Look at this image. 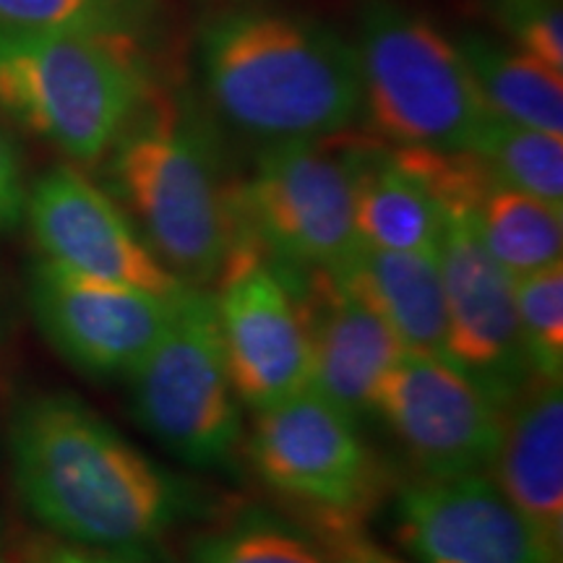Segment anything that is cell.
I'll list each match as a JSON object with an SVG mask.
<instances>
[{"mask_svg": "<svg viewBox=\"0 0 563 563\" xmlns=\"http://www.w3.org/2000/svg\"><path fill=\"white\" fill-rule=\"evenodd\" d=\"M493 483L548 563H563V382L534 376L506 407Z\"/></svg>", "mask_w": 563, "mask_h": 563, "instance_id": "16", "label": "cell"}, {"mask_svg": "<svg viewBox=\"0 0 563 563\" xmlns=\"http://www.w3.org/2000/svg\"><path fill=\"white\" fill-rule=\"evenodd\" d=\"M519 336L532 373L548 382L563 378V262L514 277Z\"/></svg>", "mask_w": 563, "mask_h": 563, "instance_id": "24", "label": "cell"}, {"mask_svg": "<svg viewBox=\"0 0 563 563\" xmlns=\"http://www.w3.org/2000/svg\"><path fill=\"white\" fill-rule=\"evenodd\" d=\"M24 207L26 188L19 152L9 133L0 129V230H16L24 220Z\"/></svg>", "mask_w": 563, "mask_h": 563, "instance_id": "26", "label": "cell"}, {"mask_svg": "<svg viewBox=\"0 0 563 563\" xmlns=\"http://www.w3.org/2000/svg\"><path fill=\"white\" fill-rule=\"evenodd\" d=\"M336 272L407 352L446 361V298L439 253L361 245Z\"/></svg>", "mask_w": 563, "mask_h": 563, "instance_id": "18", "label": "cell"}, {"mask_svg": "<svg viewBox=\"0 0 563 563\" xmlns=\"http://www.w3.org/2000/svg\"><path fill=\"white\" fill-rule=\"evenodd\" d=\"M470 152L504 186L563 207V136L490 115Z\"/></svg>", "mask_w": 563, "mask_h": 563, "instance_id": "22", "label": "cell"}, {"mask_svg": "<svg viewBox=\"0 0 563 563\" xmlns=\"http://www.w3.org/2000/svg\"><path fill=\"white\" fill-rule=\"evenodd\" d=\"M21 504L70 545L136 559L191 517L194 493L66 391L21 402L11 426Z\"/></svg>", "mask_w": 563, "mask_h": 563, "instance_id": "1", "label": "cell"}, {"mask_svg": "<svg viewBox=\"0 0 563 563\" xmlns=\"http://www.w3.org/2000/svg\"><path fill=\"white\" fill-rule=\"evenodd\" d=\"M232 211L235 230L298 269H340L363 245L334 136L262 146L249 178L232 183Z\"/></svg>", "mask_w": 563, "mask_h": 563, "instance_id": "8", "label": "cell"}, {"mask_svg": "<svg viewBox=\"0 0 563 563\" xmlns=\"http://www.w3.org/2000/svg\"><path fill=\"white\" fill-rule=\"evenodd\" d=\"M243 454L264 488L298 509L313 534L363 530L389 485L361 422L313 386L253 412Z\"/></svg>", "mask_w": 563, "mask_h": 563, "instance_id": "7", "label": "cell"}, {"mask_svg": "<svg viewBox=\"0 0 563 563\" xmlns=\"http://www.w3.org/2000/svg\"><path fill=\"white\" fill-rule=\"evenodd\" d=\"M154 89L139 40L0 26V108L81 165L115 146Z\"/></svg>", "mask_w": 563, "mask_h": 563, "instance_id": "4", "label": "cell"}, {"mask_svg": "<svg viewBox=\"0 0 563 563\" xmlns=\"http://www.w3.org/2000/svg\"><path fill=\"white\" fill-rule=\"evenodd\" d=\"M133 420L175 460L224 470L243 446V402L224 361L214 295L186 285L170 327L129 376Z\"/></svg>", "mask_w": 563, "mask_h": 563, "instance_id": "6", "label": "cell"}, {"mask_svg": "<svg viewBox=\"0 0 563 563\" xmlns=\"http://www.w3.org/2000/svg\"><path fill=\"white\" fill-rule=\"evenodd\" d=\"M157 24L154 0H0V26L139 40Z\"/></svg>", "mask_w": 563, "mask_h": 563, "instance_id": "23", "label": "cell"}, {"mask_svg": "<svg viewBox=\"0 0 563 563\" xmlns=\"http://www.w3.org/2000/svg\"><path fill=\"white\" fill-rule=\"evenodd\" d=\"M188 563H334L302 522L245 506L188 540Z\"/></svg>", "mask_w": 563, "mask_h": 563, "instance_id": "21", "label": "cell"}, {"mask_svg": "<svg viewBox=\"0 0 563 563\" xmlns=\"http://www.w3.org/2000/svg\"><path fill=\"white\" fill-rule=\"evenodd\" d=\"M439 266L446 298V361L509 402L532 382L514 308V279L490 256L473 217L441 211Z\"/></svg>", "mask_w": 563, "mask_h": 563, "instance_id": "12", "label": "cell"}, {"mask_svg": "<svg viewBox=\"0 0 563 563\" xmlns=\"http://www.w3.org/2000/svg\"><path fill=\"white\" fill-rule=\"evenodd\" d=\"M196 66L217 115L262 146L334 136L363 115L355 45L300 13H217L196 40Z\"/></svg>", "mask_w": 563, "mask_h": 563, "instance_id": "2", "label": "cell"}, {"mask_svg": "<svg viewBox=\"0 0 563 563\" xmlns=\"http://www.w3.org/2000/svg\"><path fill=\"white\" fill-rule=\"evenodd\" d=\"M285 269L311 344V386L361 422L405 347L336 272Z\"/></svg>", "mask_w": 563, "mask_h": 563, "instance_id": "15", "label": "cell"}, {"mask_svg": "<svg viewBox=\"0 0 563 563\" xmlns=\"http://www.w3.org/2000/svg\"><path fill=\"white\" fill-rule=\"evenodd\" d=\"M32 563H136L129 555H118L108 551H95V548L81 545H34L26 551Z\"/></svg>", "mask_w": 563, "mask_h": 563, "instance_id": "28", "label": "cell"}, {"mask_svg": "<svg viewBox=\"0 0 563 563\" xmlns=\"http://www.w3.org/2000/svg\"><path fill=\"white\" fill-rule=\"evenodd\" d=\"M209 290L224 361L243 407L266 410L311 386V344L285 264L235 230Z\"/></svg>", "mask_w": 563, "mask_h": 563, "instance_id": "9", "label": "cell"}, {"mask_svg": "<svg viewBox=\"0 0 563 563\" xmlns=\"http://www.w3.org/2000/svg\"><path fill=\"white\" fill-rule=\"evenodd\" d=\"M178 295H159L70 272L40 258L30 306L40 332L63 361L87 376H129L170 327Z\"/></svg>", "mask_w": 563, "mask_h": 563, "instance_id": "11", "label": "cell"}, {"mask_svg": "<svg viewBox=\"0 0 563 563\" xmlns=\"http://www.w3.org/2000/svg\"><path fill=\"white\" fill-rule=\"evenodd\" d=\"M110 154L112 196L183 285L211 287L235 241L232 183L199 118L157 87Z\"/></svg>", "mask_w": 563, "mask_h": 563, "instance_id": "3", "label": "cell"}, {"mask_svg": "<svg viewBox=\"0 0 563 563\" xmlns=\"http://www.w3.org/2000/svg\"><path fill=\"white\" fill-rule=\"evenodd\" d=\"M426 477L488 475L504 439L506 407L443 357L402 352L376 410Z\"/></svg>", "mask_w": 563, "mask_h": 563, "instance_id": "10", "label": "cell"}, {"mask_svg": "<svg viewBox=\"0 0 563 563\" xmlns=\"http://www.w3.org/2000/svg\"><path fill=\"white\" fill-rule=\"evenodd\" d=\"M352 188V214L361 243L384 251L439 253L443 214L433 196L394 159L376 133H334Z\"/></svg>", "mask_w": 563, "mask_h": 563, "instance_id": "17", "label": "cell"}, {"mask_svg": "<svg viewBox=\"0 0 563 563\" xmlns=\"http://www.w3.org/2000/svg\"><path fill=\"white\" fill-rule=\"evenodd\" d=\"M470 217L511 279L563 262V207L493 180Z\"/></svg>", "mask_w": 563, "mask_h": 563, "instance_id": "20", "label": "cell"}, {"mask_svg": "<svg viewBox=\"0 0 563 563\" xmlns=\"http://www.w3.org/2000/svg\"><path fill=\"white\" fill-rule=\"evenodd\" d=\"M496 16L517 51L563 74L561 0H496Z\"/></svg>", "mask_w": 563, "mask_h": 563, "instance_id": "25", "label": "cell"}, {"mask_svg": "<svg viewBox=\"0 0 563 563\" xmlns=\"http://www.w3.org/2000/svg\"><path fill=\"white\" fill-rule=\"evenodd\" d=\"M321 545L327 548L334 563H402L394 555L384 553L382 548L373 545L363 530H344L316 534Z\"/></svg>", "mask_w": 563, "mask_h": 563, "instance_id": "27", "label": "cell"}, {"mask_svg": "<svg viewBox=\"0 0 563 563\" xmlns=\"http://www.w3.org/2000/svg\"><path fill=\"white\" fill-rule=\"evenodd\" d=\"M24 217L47 262L159 295L186 287L141 238L115 196L74 167L42 175L26 194Z\"/></svg>", "mask_w": 563, "mask_h": 563, "instance_id": "13", "label": "cell"}, {"mask_svg": "<svg viewBox=\"0 0 563 563\" xmlns=\"http://www.w3.org/2000/svg\"><path fill=\"white\" fill-rule=\"evenodd\" d=\"M363 115L397 146L470 152L493 112L460 47L402 0L357 3Z\"/></svg>", "mask_w": 563, "mask_h": 563, "instance_id": "5", "label": "cell"}, {"mask_svg": "<svg viewBox=\"0 0 563 563\" xmlns=\"http://www.w3.org/2000/svg\"><path fill=\"white\" fill-rule=\"evenodd\" d=\"M0 563H32V561L24 551V553H0Z\"/></svg>", "mask_w": 563, "mask_h": 563, "instance_id": "29", "label": "cell"}, {"mask_svg": "<svg viewBox=\"0 0 563 563\" xmlns=\"http://www.w3.org/2000/svg\"><path fill=\"white\" fill-rule=\"evenodd\" d=\"M456 47L493 115L525 129L563 136L561 70L477 32L462 34Z\"/></svg>", "mask_w": 563, "mask_h": 563, "instance_id": "19", "label": "cell"}, {"mask_svg": "<svg viewBox=\"0 0 563 563\" xmlns=\"http://www.w3.org/2000/svg\"><path fill=\"white\" fill-rule=\"evenodd\" d=\"M391 519L418 563H548L490 475L412 477L399 485Z\"/></svg>", "mask_w": 563, "mask_h": 563, "instance_id": "14", "label": "cell"}]
</instances>
